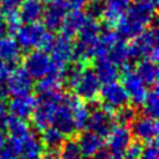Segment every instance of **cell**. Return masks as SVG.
<instances>
[{
  "label": "cell",
  "instance_id": "b9f144b4",
  "mask_svg": "<svg viewBox=\"0 0 159 159\" xmlns=\"http://www.w3.org/2000/svg\"><path fill=\"white\" fill-rule=\"evenodd\" d=\"M9 32V27H7V24H6V20L2 14H0V39L6 36Z\"/></svg>",
  "mask_w": 159,
  "mask_h": 159
},
{
  "label": "cell",
  "instance_id": "5bb4252c",
  "mask_svg": "<svg viewBox=\"0 0 159 159\" xmlns=\"http://www.w3.org/2000/svg\"><path fill=\"white\" fill-rule=\"evenodd\" d=\"M73 46L71 37L60 35L55 37L53 45L50 50L51 52V61L60 66H66L71 60H73Z\"/></svg>",
  "mask_w": 159,
  "mask_h": 159
},
{
  "label": "cell",
  "instance_id": "ac0fdd59",
  "mask_svg": "<svg viewBox=\"0 0 159 159\" xmlns=\"http://www.w3.org/2000/svg\"><path fill=\"white\" fill-rule=\"evenodd\" d=\"M63 101L71 107L76 130H81L86 128L88 116H89V109L83 103V101L78 98L76 94H66V96L63 94Z\"/></svg>",
  "mask_w": 159,
  "mask_h": 159
},
{
  "label": "cell",
  "instance_id": "cb8c5ba5",
  "mask_svg": "<svg viewBox=\"0 0 159 159\" xmlns=\"http://www.w3.org/2000/svg\"><path fill=\"white\" fill-rule=\"evenodd\" d=\"M42 143L41 140L30 133L24 139H20V159H41L42 155Z\"/></svg>",
  "mask_w": 159,
  "mask_h": 159
},
{
  "label": "cell",
  "instance_id": "4dcf8cb0",
  "mask_svg": "<svg viewBox=\"0 0 159 159\" xmlns=\"http://www.w3.org/2000/svg\"><path fill=\"white\" fill-rule=\"evenodd\" d=\"M135 118H137L135 108L128 104L116 109L113 113V119H116L119 124H123V125H129Z\"/></svg>",
  "mask_w": 159,
  "mask_h": 159
},
{
  "label": "cell",
  "instance_id": "4316f807",
  "mask_svg": "<svg viewBox=\"0 0 159 159\" xmlns=\"http://www.w3.org/2000/svg\"><path fill=\"white\" fill-rule=\"evenodd\" d=\"M5 128L7 129L10 138H14V139H24L25 137H27L31 133L29 124L24 119H20V118H16L12 116L7 117Z\"/></svg>",
  "mask_w": 159,
  "mask_h": 159
},
{
  "label": "cell",
  "instance_id": "e575fe53",
  "mask_svg": "<svg viewBox=\"0 0 159 159\" xmlns=\"http://www.w3.org/2000/svg\"><path fill=\"white\" fill-rule=\"evenodd\" d=\"M138 159H158V143L157 139L148 142L147 147H143V150Z\"/></svg>",
  "mask_w": 159,
  "mask_h": 159
},
{
  "label": "cell",
  "instance_id": "5b68a950",
  "mask_svg": "<svg viewBox=\"0 0 159 159\" xmlns=\"http://www.w3.org/2000/svg\"><path fill=\"white\" fill-rule=\"evenodd\" d=\"M123 75H122V81H123V87L129 97V99L135 104L140 106L145 98L147 94V86L143 83V81L139 78V76L135 73V71L132 68L129 63L122 67Z\"/></svg>",
  "mask_w": 159,
  "mask_h": 159
},
{
  "label": "cell",
  "instance_id": "8d00e7d4",
  "mask_svg": "<svg viewBox=\"0 0 159 159\" xmlns=\"http://www.w3.org/2000/svg\"><path fill=\"white\" fill-rule=\"evenodd\" d=\"M87 0H66L68 10H82L86 6Z\"/></svg>",
  "mask_w": 159,
  "mask_h": 159
},
{
  "label": "cell",
  "instance_id": "7c38bea8",
  "mask_svg": "<svg viewBox=\"0 0 159 159\" xmlns=\"http://www.w3.org/2000/svg\"><path fill=\"white\" fill-rule=\"evenodd\" d=\"M113 114L107 112L103 108H96L94 111L89 112L88 116V120L86 127L88 128V130L101 135V137H106L109 130L113 127Z\"/></svg>",
  "mask_w": 159,
  "mask_h": 159
},
{
  "label": "cell",
  "instance_id": "f1b7e54d",
  "mask_svg": "<svg viewBox=\"0 0 159 159\" xmlns=\"http://www.w3.org/2000/svg\"><path fill=\"white\" fill-rule=\"evenodd\" d=\"M65 137L57 128L55 127H47L42 130L41 135V143L46 148L50 149H60L62 143L65 142Z\"/></svg>",
  "mask_w": 159,
  "mask_h": 159
},
{
  "label": "cell",
  "instance_id": "f6af8a7d",
  "mask_svg": "<svg viewBox=\"0 0 159 159\" xmlns=\"http://www.w3.org/2000/svg\"><path fill=\"white\" fill-rule=\"evenodd\" d=\"M5 142H6V138H5V135H4V133H2V130L0 129V148L5 144Z\"/></svg>",
  "mask_w": 159,
  "mask_h": 159
},
{
  "label": "cell",
  "instance_id": "c3c4849f",
  "mask_svg": "<svg viewBox=\"0 0 159 159\" xmlns=\"http://www.w3.org/2000/svg\"><path fill=\"white\" fill-rule=\"evenodd\" d=\"M41 1H46V2H48V1H51V0H41Z\"/></svg>",
  "mask_w": 159,
  "mask_h": 159
},
{
  "label": "cell",
  "instance_id": "44dd1931",
  "mask_svg": "<svg viewBox=\"0 0 159 159\" xmlns=\"http://www.w3.org/2000/svg\"><path fill=\"white\" fill-rule=\"evenodd\" d=\"M94 73L97 75L98 80L101 81V83H108V82H113L117 80L119 71L118 67L107 57V56H101V57H96L94 61Z\"/></svg>",
  "mask_w": 159,
  "mask_h": 159
},
{
  "label": "cell",
  "instance_id": "2e32d148",
  "mask_svg": "<svg viewBox=\"0 0 159 159\" xmlns=\"http://www.w3.org/2000/svg\"><path fill=\"white\" fill-rule=\"evenodd\" d=\"M129 7V0H106L102 6L101 17L108 27L116 26Z\"/></svg>",
  "mask_w": 159,
  "mask_h": 159
},
{
  "label": "cell",
  "instance_id": "6da1fadb",
  "mask_svg": "<svg viewBox=\"0 0 159 159\" xmlns=\"http://www.w3.org/2000/svg\"><path fill=\"white\" fill-rule=\"evenodd\" d=\"M155 9L149 5L135 2L133 6H129L120 19V21L116 25L117 32L122 39H133L139 32H142L148 25H150L155 16Z\"/></svg>",
  "mask_w": 159,
  "mask_h": 159
},
{
  "label": "cell",
  "instance_id": "277c9868",
  "mask_svg": "<svg viewBox=\"0 0 159 159\" xmlns=\"http://www.w3.org/2000/svg\"><path fill=\"white\" fill-rule=\"evenodd\" d=\"M98 96L101 97V99L103 102L102 108L112 114L114 113L116 109L128 104V102H129V97H128L123 84L117 81L104 83V86L101 87Z\"/></svg>",
  "mask_w": 159,
  "mask_h": 159
},
{
  "label": "cell",
  "instance_id": "7bdbcfd3",
  "mask_svg": "<svg viewBox=\"0 0 159 159\" xmlns=\"http://www.w3.org/2000/svg\"><path fill=\"white\" fill-rule=\"evenodd\" d=\"M9 72H10V70L7 68L6 63H5V62H2V61L0 60V78L6 77V76L9 75Z\"/></svg>",
  "mask_w": 159,
  "mask_h": 159
},
{
  "label": "cell",
  "instance_id": "e0dca14e",
  "mask_svg": "<svg viewBox=\"0 0 159 159\" xmlns=\"http://www.w3.org/2000/svg\"><path fill=\"white\" fill-rule=\"evenodd\" d=\"M35 104H36V99L34 97H31L30 94L14 96V98L10 99V102L7 104V109L10 112V116L25 120L31 117Z\"/></svg>",
  "mask_w": 159,
  "mask_h": 159
},
{
  "label": "cell",
  "instance_id": "74e56055",
  "mask_svg": "<svg viewBox=\"0 0 159 159\" xmlns=\"http://www.w3.org/2000/svg\"><path fill=\"white\" fill-rule=\"evenodd\" d=\"M41 159H60V149L46 148V150L42 152Z\"/></svg>",
  "mask_w": 159,
  "mask_h": 159
},
{
  "label": "cell",
  "instance_id": "836d02e7",
  "mask_svg": "<svg viewBox=\"0 0 159 159\" xmlns=\"http://www.w3.org/2000/svg\"><path fill=\"white\" fill-rule=\"evenodd\" d=\"M142 150H143V145L139 140L130 142L128 147L124 149V152L122 153V158L123 159H138Z\"/></svg>",
  "mask_w": 159,
  "mask_h": 159
},
{
  "label": "cell",
  "instance_id": "d590c367",
  "mask_svg": "<svg viewBox=\"0 0 159 159\" xmlns=\"http://www.w3.org/2000/svg\"><path fill=\"white\" fill-rule=\"evenodd\" d=\"M24 0H1L0 5L2 10H17Z\"/></svg>",
  "mask_w": 159,
  "mask_h": 159
},
{
  "label": "cell",
  "instance_id": "ab89813d",
  "mask_svg": "<svg viewBox=\"0 0 159 159\" xmlns=\"http://www.w3.org/2000/svg\"><path fill=\"white\" fill-rule=\"evenodd\" d=\"M112 153L109 150H104V149H99L97 153H94L89 159H111Z\"/></svg>",
  "mask_w": 159,
  "mask_h": 159
},
{
  "label": "cell",
  "instance_id": "8992f818",
  "mask_svg": "<svg viewBox=\"0 0 159 159\" xmlns=\"http://www.w3.org/2000/svg\"><path fill=\"white\" fill-rule=\"evenodd\" d=\"M46 32V29L43 25L39 22H29L25 25H20L17 30L15 31L16 34V41L19 46L24 50H34L39 48L40 42Z\"/></svg>",
  "mask_w": 159,
  "mask_h": 159
},
{
  "label": "cell",
  "instance_id": "ba28073f",
  "mask_svg": "<svg viewBox=\"0 0 159 159\" xmlns=\"http://www.w3.org/2000/svg\"><path fill=\"white\" fill-rule=\"evenodd\" d=\"M73 89L76 92V96L78 98H81L82 101L93 102V101H96V98L99 94L101 81L98 80V77L93 70L84 68L78 83L76 84V87Z\"/></svg>",
  "mask_w": 159,
  "mask_h": 159
},
{
  "label": "cell",
  "instance_id": "7dc6e473",
  "mask_svg": "<svg viewBox=\"0 0 159 159\" xmlns=\"http://www.w3.org/2000/svg\"><path fill=\"white\" fill-rule=\"evenodd\" d=\"M87 1H89L91 4H99V2H102L103 0H87Z\"/></svg>",
  "mask_w": 159,
  "mask_h": 159
},
{
  "label": "cell",
  "instance_id": "30bf717a",
  "mask_svg": "<svg viewBox=\"0 0 159 159\" xmlns=\"http://www.w3.org/2000/svg\"><path fill=\"white\" fill-rule=\"evenodd\" d=\"M68 7L66 0H51L46 9H43L42 19L43 26L48 31H57L60 30L65 16L68 12Z\"/></svg>",
  "mask_w": 159,
  "mask_h": 159
},
{
  "label": "cell",
  "instance_id": "8fae6325",
  "mask_svg": "<svg viewBox=\"0 0 159 159\" xmlns=\"http://www.w3.org/2000/svg\"><path fill=\"white\" fill-rule=\"evenodd\" d=\"M130 132L139 142H152L158 135V122L157 118L143 116L135 118L130 123Z\"/></svg>",
  "mask_w": 159,
  "mask_h": 159
},
{
  "label": "cell",
  "instance_id": "52a82bcc",
  "mask_svg": "<svg viewBox=\"0 0 159 159\" xmlns=\"http://www.w3.org/2000/svg\"><path fill=\"white\" fill-rule=\"evenodd\" d=\"M51 68V57L42 50H34L24 57V70L36 80L48 73Z\"/></svg>",
  "mask_w": 159,
  "mask_h": 159
},
{
  "label": "cell",
  "instance_id": "603a6c76",
  "mask_svg": "<svg viewBox=\"0 0 159 159\" xmlns=\"http://www.w3.org/2000/svg\"><path fill=\"white\" fill-rule=\"evenodd\" d=\"M19 17L21 22H37L43 14V6L41 0H24L19 6Z\"/></svg>",
  "mask_w": 159,
  "mask_h": 159
},
{
  "label": "cell",
  "instance_id": "ee69618b",
  "mask_svg": "<svg viewBox=\"0 0 159 159\" xmlns=\"http://www.w3.org/2000/svg\"><path fill=\"white\" fill-rule=\"evenodd\" d=\"M134 1L138 2V4L149 5V6H153V7H157V5H158V0H134Z\"/></svg>",
  "mask_w": 159,
  "mask_h": 159
},
{
  "label": "cell",
  "instance_id": "9c48e42d",
  "mask_svg": "<svg viewBox=\"0 0 159 159\" xmlns=\"http://www.w3.org/2000/svg\"><path fill=\"white\" fill-rule=\"evenodd\" d=\"M34 78L24 70V67H16L10 70L6 83L10 94L12 96H27L34 89Z\"/></svg>",
  "mask_w": 159,
  "mask_h": 159
},
{
  "label": "cell",
  "instance_id": "9a60e30c",
  "mask_svg": "<svg viewBox=\"0 0 159 159\" xmlns=\"http://www.w3.org/2000/svg\"><path fill=\"white\" fill-rule=\"evenodd\" d=\"M52 124L63 135H72L76 132L71 107L63 101V97H62L61 102L58 103V106L56 107L53 119H52Z\"/></svg>",
  "mask_w": 159,
  "mask_h": 159
},
{
  "label": "cell",
  "instance_id": "d6a6232c",
  "mask_svg": "<svg viewBox=\"0 0 159 159\" xmlns=\"http://www.w3.org/2000/svg\"><path fill=\"white\" fill-rule=\"evenodd\" d=\"M20 150V139L10 138L0 148V159H17Z\"/></svg>",
  "mask_w": 159,
  "mask_h": 159
},
{
  "label": "cell",
  "instance_id": "7a4b0ae2",
  "mask_svg": "<svg viewBox=\"0 0 159 159\" xmlns=\"http://www.w3.org/2000/svg\"><path fill=\"white\" fill-rule=\"evenodd\" d=\"M62 97H63V93L61 89L41 92L39 94V97L36 98L34 112L31 114V119L35 129L42 132L45 128L52 124L56 107L61 102Z\"/></svg>",
  "mask_w": 159,
  "mask_h": 159
},
{
  "label": "cell",
  "instance_id": "83f0119b",
  "mask_svg": "<svg viewBox=\"0 0 159 159\" xmlns=\"http://www.w3.org/2000/svg\"><path fill=\"white\" fill-rule=\"evenodd\" d=\"M83 63L80 62H73L70 65H66L63 68V75H62V82H65V84L68 88H75L76 84L78 83L82 73H83Z\"/></svg>",
  "mask_w": 159,
  "mask_h": 159
},
{
  "label": "cell",
  "instance_id": "484cf974",
  "mask_svg": "<svg viewBox=\"0 0 159 159\" xmlns=\"http://www.w3.org/2000/svg\"><path fill=\"white\" fill-rule=\"evenodd\" d=\"M107 57L117 66V67H123L127 63H129V51H128V45L124 42V39L119 40L116 42L107 52Z\"/></svg>",
  "mask_w": 159,
  "mask_h": 159
},
{
  "label": "cell",
  "instance_id": "ffe728a7",
  "mask_svg": "<svg viewBox=\"0 0 159 159\" xmlns=\"http://www.w3.org/2000/svg\"><path fill=\"white\" fill-rule=\"evenodd\" d=\"M87 20V14L82 10H71L65 16L62 25H61V35L67 37H73L77 35L82 25Z\"/></svg>",
  "mask_w": 159,
  "mask_h": 159
},
{
  "label": "cell",
  "instance_id": "60d3db41",
  "mask_svg": "<svg viewBox=\"0 0 159 159\" xmlns=\"http://www.w3.org/2000/svg\"><path fill=\"white\" fill-rule=\"evenodd\" d=\"M7 112H6V108L5 106L2 104V102L0 103V129L5 128V124H6V120H7Z\"/></svg>",
  "mask_w": 159,
  "mask_h": 159
},
{
  "label": "cell",
  "instance_id": "bcb514c9",
  "mask_svg": "<svg viewBox=\"0 0 159 159\" xmlns=\"http://www.w3.org/2000/svg\"><path fill=\"white\" fill-rule=\"evenodd\" d=\"M111 159H123V158H122V155H119V154H112V155H111Z\"/></svg>",
  "mask_w": 159,
  "mask_h": 159
},
{
  "label": "cell",
  "instance_id": "f35d334b",
  "mask_svg": "<svg viewBox=\"0 0 159 159\" xmlns=\"http://www.w3.org/2000/svg\"><path fill=\"white\" fill-rule=\"evenodd\" d=\"M6 77L0 78V99H5L10 94L9 88H7V83H6Z\"/></svg>",
  "mask_w": 159,
  "mask_h": 159
},
{
  "label": "cell",
  "instance_id": "d6986e66",
  "mask_svg": "<svg viewBox=\"0 0 159 159\" xmlns=\"http://www.w3.org/2000/svg\"><path fill=\"white\" fill-rule=\"evenodd\" d=\"M76 142L78 144V148H80V152H81L82 157L88 158V159L94 153H97L99 149H102V147H103L102 137L91 132V130L82 132L78 135V139Z\"/></svg>",
  "mask_w": 159,
  "mask_h": 159
},
{
  "label": "cell",
  "instance_id": "3957f363",
  "mask_svg": "<svg viewBox=\"0 0 159 159\" xmlns=\"http://www.w3.org/2000/svg\"><path fill=\"white\" fill-rule=\"evenodd\" d=\"M158 30L155 26L149 29H144L135 37H133L132 42L128 45L129 57L133 60L138 58H149L152 61L158 60Z\"/></svg>",
  "mask_w": 159,
  "mask_h": 159
},
{
  "label": "cell",
  "instance_id": "7402d4cb",
  "mask_svg": "<svg viewBox=\"0 0 159 159\" xmlns=\"http://www.w3.org/2000/svg\"><path fill=\"white\" fill-rule=\"evenodd\" d=\"M21 58V47L17 41L11 36H4L0 39V60L5 63L14 65Z\"/></svg>",
  "mask_w": 159,
  "mask_h": 159
},
{
  "label": "cell",
  "instance_id": "681fc988",
  "mask_svg": "<svg viewBox=\"0 0 159 159\" xmlns=\"http://www.w3.org/2000/svg\"><path fill=\"white\" fill-rule=\"evenodd\" d=\"M0 2H1V0H0Z\"/></svg>",
  "mask_w": 159,
  "mask_h": 159
},
{
  "label": "cell",
  "instance_id": "1f68e13d",
  "mask_svg": "<svg viewBox=\"0 0 159 159\" xmlns=\"http://www.w3.org/2000/svg\"><path fill=\"white\" fill-rule=\"evenodd\" d=\"M60 159H82L78 144L73 139L65 140L60 148Z\"/></svg>",
  "mask_w": 159,
  "mask_h": 159
},
{
  "label": "cell",
  "instance_id": "f546056e",
  "mask_svg": "<svg viewBox=\"0 0 159 159\" xmlns=\"http://www.w3.org/2000/svg\"><path fill=\"white\" fill-rule=\"evenodd\" d=\"M143 113L147 117H152V118H157L158 117V112H159V94H158V89L157 86H154L150 91L147 92L145 98L143 101Z\"/></svg>",
  "mask_w": 159,
  "mask_h": 159
},
{
  "label": "cell",
  "instance_id": "4fadbf2b",
  "mask_svg": "<svg viewBox=\"0 0 159 159\" xmlns=\"http://www.w3.org/2000/svg\"><path fill=\"white\" fill-rule=\"evenodd\" d=\"M130 142H132V132L128 128V125L118 124L116 127H112V129L107 134V145L112 154L122 155V153Z\"/></svg>",
  "mask_w": 159,
  "mask_h": 159
},
{
  "label": "cell",
  "instance_id": "d4e9b609",
  "mask_svg": "<svg viewBox=\"0 0 159 159\" xmlns=\"http://www.w3.org/2000/svg\"><path fill=\"white\" fill-rule=\"evenodd\" d=\"M135 73L139 76V78L143 81L145 86L154 87L157 86L158 81V66L155 61H152L149 58H142L137 67H135Z\"/></svg>",
  "mask_w": 159,
  "mask_h": 159
}]
</instances>
